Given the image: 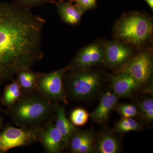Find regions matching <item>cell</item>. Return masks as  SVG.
<instances>
[{"label": "cell", "instance_id": "1", "mask_svg": "<svg viewBox=\"0 0 153 153\" xmlns=\"http://www.w3.org/2000/svg\"><path fill=\"white\" fill-rule=\"evenodd\" d=\"M45 23L30 9L0 2V86L42 59Z\"/></svg>", "mask_w": 153, "mask_h": 153}, {"label": "cell", "instance_id": "2", "mask_svg": "<svg viewBox=\"0 0 153 153\" xmlns=\"http://www.w3.org/2000/svg\"><path fill=\"white\" fill-rule=\"evenodd\" d=\"M57 103L50 101L38 91L23 92L12 106L3 109L19 127L40 128L53 122Z\"/></svg>", "mask_w": 153, "mask_h": 153}, {"label": "cell", "instance_id": "3", "mask_svg": "<svg viewBox=\"0 0 153 153\" xmlns=\"http://www.w3.org/2000/svg\"><path fill=\"white\" fill-rule=\"evenodd\" d=\"M152 19L138 13L126 15L115 27L116 36L126 44L138 46L147 41L153 33Z\"/></svg>", "mask_w": 153, "mask_h": 153}, {"label": "cell", "instance_id": "4", "mask_svg": "<svg viewBox=\"0 0 153 153\" xmlns=\"http://www.w3.org/2000/svg\"><path fill=\"white\" fill-rule=\"evenodd\" d=\"M101 85L100 76L96 72L74 70L69 74L66 87L68 94L75 99H86L97 92Z\"/></svg>", "mask_w": 153, "mask_h": 153}, {"label": "cell", "instance_id": "5", "mask_svg": "<svg viewBox=\"0 0 153 153\" xmlns=\"http://www.w3.org/2000/svg\"><path fill=\"white\" fill-rule=\"evenodd\" d=\"M41 128L6 126L0 131V153H5L14 148L28 146L39 142Z\"/></svg>", "mask_w": 153, "mask_h": 153}, {"label": "cell", "instance_id": "6", "mask_svg": "<svg viewBox=\"0 0 153 153\" xmlns=\"http://www.w3.org/2000/svg\"><path fill=\"white\" fill-rule=\"evenodd\" d=\"M68 70L69 67L68 66L57 71L39 73L36 91L52 102L67 103L63 78Z\"/></svg>", "mask_w": 153, "mask_h": 153}, {"label": "cell", "instance_id": "7", "mask_svg": "<svg viewBox=\"0 0 153 153\" xmlns=\"http://www.w3.org/2000/svg\"><path fill=\"white\" fill-rule=\"evenodd\" d=\"M121 71L131 76L140 85L146 83L153 73L152 56L147 52L140 53L127 63H124Z\"/></svg>", "mask_w": 153, "mask_h": 153}, {"label": "cell", "instance_id": "8", "mask_svg": "<svg viewBox=\"0 0 153 153\" xmlns=\"http://www.w3.org/2000/svg\"><path fill=\"white\" fill-rule=\"evenodd\" d=\"M104 49L98 44H91L85 47L76 55L69 69L80 70L90 67L104 60Z\"/></svg>", "mask_w": 153, "mask_h": 153}, {"label": "cell", "instance_id": "9", "mask_svg": "<svg viewBox=\"0 0 153 153\" xmlns=\"http://www.w3.org/2000/svg\"><path fill=\"white\" fill-rule=\"evenodd\" d=\"M39 142L47 153H59L66 149L63 137L53 122L41 128Z\"/></svg>", "mask_w": 153, "mask_h": 153}, {"label": "cell", "instance_id": "10", "mask_svg": "<svg viewBox=\"0 0 153 153\" xmlns=\"http://www.w3.org/2000/svg\"><path fill=\"white\" fill-rule=\"evenodd\" d=\"M104 60L111 66L122 65L126 62L131 55V50L124 44L109 42L105 46Z\"/></svg>", "mask_w": 153, "mask_h": 153}, {"label": "cell", "instance_id": "11", "mask_svg": "<svg viewBox=\"0 0 153 153\" xmlns=\"http://www.w3.org/2000/svg\"><path fill=\"white\" fill-rule=\"evenodd\" d=\"M117 97L110 91L104 94L102 97L98 106L89 115L91 119L98 123L106 122L113 109L116 106Z\"/></svg>", "mask_w": 153, "mask_h": 153}, {"label": "cell", "instance_id": "12", "mask_svg": "<svg viewBox=\"0 0 153 153\" xmlns=\"http://www.w3.org/2000/svg\"><path fill=\"white\" fill-rule=\"evenodd\" d=\"M139 85L135 79L124 72L114 76L111 81V87L114 93L119 97L130 95Z\"/></svg>", "mask_w": 153, "mask_h": 153}, {"label": "cell", "instance_id": "13", "mask_svg": "<svg viewBox=\"0 0 153 153\" xmlns=\"http://www.w3.org/2000/svg\"><path fill=\"white\" fill-rule=\"evenodd\" d=\"M55 119V126L62 135L66 148H68L70 138L79 129L66 117L65 106L59 103L56 106Z\"/></svg>", "mask_w": 153, "mask_h": 153}, {"label": "cell", "instance_id": "14", "mask_svg": "<svg viewBox=\"0 0 153 153\" xmlns=\"http://www.w3.org/2000/svg\"><path fill=\"white\" fill-rule=\"evenodd\" d=\"M55 4L58 14L63 22L72 25L79 23L83 13L76 4H73L70 1L60 0L55 2Z\"/></svg>", "mask_w": 153, "mask_h": 153}, {"label": "cell", "instance_id": "15", "mask_svg": "<svg viewBox=\"0 0 153 153\" xmlns=\"http://www.w3.org/2000/svg\"><path fill=\"white\" fill-rule=\"evenodd\" d=\"M39 73L32 71L31 68H23L18 71L16 79L21 86L23 92L36 91Z\"/></svg>", "mask_w": 153, "mask_h": 153}, {"label": "cell", "instance_id": "16", "mask_svg": "<svg viewBox=\"0 0 153 153\" xmlns=\"http://www.w3.org/2000/svg\"><path fill=\"white\" fill-rule=\"evenodd\" d=\"M11 81L10 84L6 85L2 95H1V104L6 108L12 106L23 93L22 88L16 79Z\"/></svg>", "mask_w": 153, "mask_h": 153}, {"label": "cell", "instance_id": "17", "mask_svg": "<svg viewBox=\"0 0 153 153\" xmlns=\"http://www.w3.org/2000/svg\"><path fill=\"white\" fill-rule=\"evenodd\" d=\"M95 149L100 153H117L120 149L119 144L114 137L105 134L96 143Z\"/></svg>", "mask_w": 153, "mask_h": 153}, {"label": "cell", "instance_id": "18", "mask_svg": "<svg viewBox=\"0 0 153 153\" xmlns=\"http://www.w3.org/2000/svg\"><path fill=\"white\" fill-rule=\"evenodd\" d=\"M95 135L92 132L78 130L72 135L68 143V147L71 152L77 153L79 148L91 137Z\"/></svg>", "mask_w": 153, "mask_h": 153}, {"label": "cell", "instance_id": "19", "mask_svg": "<svg viewBox=\"0 0 153 153\" xmlns=\"http://www.w3.org/2000/svg\"><path fill=\"white\" fill-rule=\"evenodd\" d=\"M115 129L120 133L137 131L141 128L140 123L132 118H123L115 126Z\"/></svg>", "mask_w": 153, "mask_h": 153}, {"label": "cell", "instance_id": "20", "mask_svg": "<svg viewBox=\"0 0 153 153\" xmlns=\"http://www.w3.org/2000/svg\"><path fill=\"white\" fill-rule=\"evenodd\" d=\"M89 114L85 110L82 108H77L74 109L70 114V120L71 123L76 126L84 125L88 120Z\"/></svg>", "mask_w": 153, "mask_h": 153}, {"label": "cell", "instance_id": "21", "mask_svg": "<svg viewBox=\"0 0 153 153\" xmlns=\"http://www.w3.org/2000/svg\"><path fill=\"white\" fill-rule=\"evenodd\" d=\"M139 107L142 113L148 121L153 120V100L152 99H147L140 103Z\"/></svg>", "mask_w": 153, "mask_h": 153}, {"label": "cell", "instance_id": "22", "mask_svg": "<svg viewBox=\"0 0 153 153\" xmlns=\"http://www.w3.org/2000/svg\"><path fill=\"white\" fill-rule=\"evenodd\" d=\"M117 110L123 118H132L138 114L136 107L131 104H122L116 107Z\"/></svg>", "mask_w": 153, "mask_h": 153}, {"label": "cell", "instance_id": "23", "mask_svg": "<svg viewBox=\"0 0 153 153\" xmlns=\"http://www.w3.org/2000/svg\"><path fill=\"white\" fill-rule=\"evenodd\" d=\"M56 0H14V3L25 8L30 9L48 3H54Z\"/></svg>", "mask_w": 153, "mask_h": 153}, {"label": "cell", "instance_id": "24", "mask_svg": "<svg viewBox=\"0 0 153 153\" xmlns=\"http://www.w3.org/2000/svg\"><path fill=\"white\" fill-rule=\"evenodd\" d=\"M76 4L83 14L86 11L96 7V0H79L76 2Z\"/></svg>", "mask_w": 153, "mask_h": 153}, {"label": "cell", "instance_id": "25", "mask_svg": "<svg viewBox=\"0 0 153 153\" xmlns=\"http://www.w3.org/2000/svg\"><path fill=\"white\" fill-rule=\"evenodd\" d=\"M152 10H153V0H143Z\"/></svg>", "mask_w": 153, "mask_h": 153}, {"label": "cell", "instance_id": "26", "mask_svg": "<svg viewBox=\"0 0 153 153\" xmlns=\"http://www.w3.org/2000/svg\"><path fill=\"white\" fill-rule=\"evenodd\" d=\"M4 118L2 117H0V131L4 128Z\"/></svg>", "mask_w": 153, "mask_h": 153}, {"label": "cell", "instance_id": "27", "mask_svg": "<svg viewBox=\"0 0 153 153\" xmlns=\"http://www.w3.org/2000/svg\"><path fill=\"white\" fill-rule=\"evenodd\" d=\"M1 94H0V105H1ZM3 109L2 108H1V106H0V112L3 113Z\"/></svg>", "mask_w": 153, "mask_h": 153}, {"label": "cell", "instance_id": "28", "mask_svg": "<svg viewBox=\"0 0 153 153\" xmlns=\"http://www.w3.org/2000/svg\"><path fill=\"white\" fill-rule=\"evenodd\" d=\"M79 1V0H69V1H70L72 2V1Z\"/></svg>", "mask_w": 153, "mask_h": 153}]
</instances>
